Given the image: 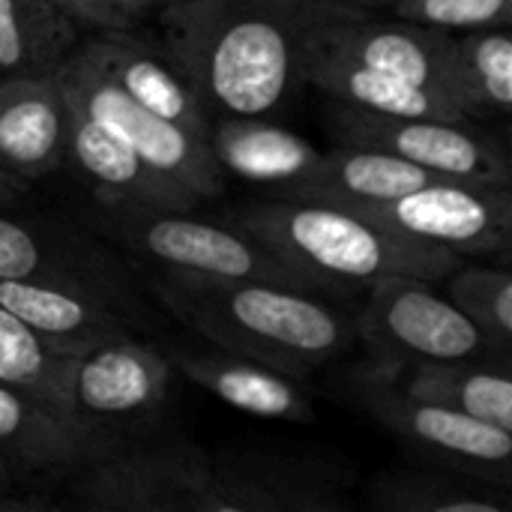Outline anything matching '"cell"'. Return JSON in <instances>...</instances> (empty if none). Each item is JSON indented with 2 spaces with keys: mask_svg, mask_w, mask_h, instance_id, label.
Returning <instances> with one entry per match:
<instances>
[{
  "mask_svg": "<svg viewBox=\"0 0 512 512\" xmlns=\"http://www.w3.org/2000/svg\"><path fill=\"white\" fill-rule=\"evenodd\" d=\"M312 0H180L159 6L168 60L207 111L267 117L303 87Z\"/></svg>",
  "mask_w": 512,
  "mask_h": 512,
  "instance_id": "obj_1",
  "label": "cell"
},
{
  "mask_svg": "<svg viewBox=\"0 0 512 512\" xmlns=\"http://www.w3.org/2000/svg\"><path fill=\"white\" fill-rule=\"evenodd\" d=\"M354 324L375 354V369L384 372L423 360H507L492 351L447 294L435 291V282L414 276L372 282Z\"/></svg>",
  "mask_w": 512,
  "mask_h": 512,
  "instance_id": "obj_6",
  "label": "cell"
},
{
  "mask_svg": "<svg viewBox=\"0 0 512 512\" xmlns=\"http://www.w3.org/2000/svg\"><path fill=\"white\" fill-rule=\"evenodd\" d=\"M456 60L462 96L471 117L510 114L512 39L510 27H483L456 33Z\"/></svg>",
  "mask_w": 512,
  "mask_h": 512,
  "instance_id": "obj_27",
  "label": "cell"
},
{
  "mask_svg": "<svg viewBox=\"0 0 512 512\" xmlns=\"http://www.w3.org/2000/svg\"><path fill=\"white\" fill-rule=\"evenodd\" d=\"M237 225L324 291L369 288L387 276L441 282L462 264L447 249L405 237L366 213L321 201L273 198L240 210Z\"/></svg>",
  "mask_w": 512,
  "mask_h": 512,
  "instance_id": "obj_3",
  "label": "cell"
},
{
  "mask_svg": "<svg viewBox=\"0 0 512 512\" xmlns=\"http://www.w3.org/2000/svg\"><path fill=\"white\" fill-rule=\"evenodd\" d=\"M6 474H9V471H6V465H3V459H0V489H3V480H6Z\"/></svg>",
  "mask_w": 512,
  "mask_h": 512,
  "instance_id": "obj_35",
  "label": "cell"
},
{
  "mask_svg": "<svg viewBox=\"0 0 512 512\" xmlns=\"http://www.w3.org/2000/svg\"><path fill=\"white\" fill-rule=\"evenodd\" d=\"M159 297L207 342L294 378L348 354L357 342L354 318L342 315L318 291L165 276Z\"/></svg>",
  "mask_w": 512,
  "mask_h": 512,
  "instance_id": "obj_2",
  "label": "cell"
},
{
  "mask_svg": "<svg viewBox=\"0 0 512 512\" xmlns=\"http://www.w3.org/2000/svg\"><path fill=\"white\" fill-rule=\"evenodd\" d=\"M507 489L480 477L441 471H387L372 486L375 507L387 512H507Z\"/></svg>",
  "mask_w": 512,
  "mask_h": 512,
  "instance_id": "obj_24",
  "label": "cell"
},
{
  "mask_svg": "<svg viewBox=\"0 0 512 512\" xmlns=\"http://www.w3.org/2000/svg\"><path fill=\"white\" fill-rule=\"evenodd\" d=\"M0 306L69 354L132 333L126 318L87 282L0 279Z\"/></svg>",
  "mask_w": 512,
  "mask_h": 512,
  "instance_id": "obj_16",
  "label": "cell"
},
{
  "mask_svg": "<svg viewBox=\"0 0 512 512\" xmlns=\"http://www.w3.org/2000/svg\"><path fill=\"white\" fill-rule=\"evenodd\" d=\"M54 75L75 108H81L111 135H117L147 165L183 183L198 198H213L222 192L225 174L219 171L204 138L153 114L78 54L63 57L54 66Z\"/></svg>",
  "mask_w": 512,
  "mask_h": 512,
  "instance_id": "obj_7",
  "label": "cell"
},
{
  "mask_svg": "<svg viewBox=\"0 0 512 512\" xmlns=\"http://www.w3.org/2000/svg\"><path fill=\"white\" fill-rule=\"evenodd\" d=\"M429 180H438V177L384 150L339 144L321 153L318 165L303 183L273 198L321 201V204H336L354 213H366Z\"/></svg>",
  "mask_w": 512,
  "mask_h": 512,
  "instance_id": "obj_19",
  "label": "cell"
},
{
  "mask_svg": "<svg viewBox=\"0 0 512 512\" xmlns=\"http://www.w3.org/2000/svg\"><path fill=\"white\" fill-rule=\"evenodd\" d=\"M0 279H66L87 282L75 273L69 252L54 243L30 222L12 219L0 210Z\"/></svg>",
  "mask_w": 512,
  "mask_h": 512,
  "instance_id": "obj_29",
  "label": "cell"
},
{
  "mask_svg": "<svg viewBox=\"0 0 512 512\" xmlns=\"http://www.w3.org/2000/svg\"><path fill=\"white\" fill-rule=\"evenodd\" d=\"M75 54L87 60L90 66H96L126 96H132L135 102H141L162 120L207 141L210 117H207V108L192 93V87L183 81V75L174 69L171 60H162L147 45L129 39L126 30L99 33L87 39Z\"/></svg>",
  "mask_w": 512,
  "mask_h": 512,
  "instance_id": "obj_18",
  "label": "cell"
},
{
  "mask_svg": "<svg viewBox=\"0 0 512 512\" xmlns=\"http://www.w3.org/2000/svg\"><path fill=\"white\" fill-rule=\"evenodd\" d=\"M66 96V93H63ZM69 102V99H66ZM66 165L90 186V192L114 210H138V213H171L192 210L201 198L183 183L147 165L132 147H126L117 135L87 117L81 108L69 102V132H66Z\"/></svg>",
  "mask_w": 512,
  "mask_h": 512,
  "instance_id": "obj_13",
  "label": "cell"
},
{
  "mask_svg": "<svg viewBox=\"0 0 512 512\" xmlns=\"http://www.w3.org/2000/svg\"><path fill=\"white\" fill-rule=\"evenodd\" d=\"M366 216L459 258H501L512 240V189L438 177Z\"/></svg>",
  "mask_w": 512,
  "mask_h": 512,
  "instance_id": "obj_10",
  "label": "cell"
},
{
  "mask_svg": "<svg viewBox=\"0 0 512 512\" xmlns=\"http://www.w3.org/2000/svg\"><path fill=\"white\" fill-rule=\"evenodd\" d=\"M171 369L189 378L195 387L207 390L219 402L258 417V420H279V423H312L315 411L306 390L297 384L294 375H285L267 363L243 357L237 351L219 348H171L165 351Z\"/></svg>",
  "mask_w": 512,
  "mask_h": 512,
  "instance_id": "obj_15",
  "label": "cell"
},
{
  "mask_svg": "<svg viewBox=\"0 0 512 512\" xmlns=\"http://www.w3.org/2000/svg\"><path fill=\"white\" fill-rule=\"evenodd\" d=\"M351 393L372 420L405 438L411 447L429 453L441 468H453L510 489L512 432L417 399L381 369L363 372Z\"/></svg>",
  "mask_w": 512,
  "mask_h": 512,
  "instance_id": "obj_8",
  "label": "cell"
},
{
  "mask_svg": "<svg viewBox=\"0 0 512 512\" xmlns=\"http://www.w3.org/2000/svg\"><path fill=\"white\" fill-rule=\"evenodd\" d=\"M165 351L138 342L132 333L111 336L75 354L69 381V420L90 438L105 426H126L153 414L171 381Z\"/></svg>",
  "mask_w": 512,
  "mask_h": 512,
  "instance_id": "obj_11",
  "label": "cell"
},
{
  "mask_svg": "<svg viewBox=\"0 0 512 512\" xmlns=\"http://www.w3.org/2000/svg\"><path fill=\"white\" fill-rule=\"evenodd\" d=\"M114 228L135 255L159 264L165 276L201 282H273L327 294L312 279L279 261L240 225L231 228L192 219L189 210H114Z\"/></svg>",
  "mask_w": 512,
  "mask_h": 512,
  "instance_id": "obj_4",
  "label": "cell"
},
{
  "mask_svg": "<svg viewBox=\"0 0 512 512\" xmlns=\"http://www.w3.org/2000/svg\"><path fill=\"white\" fill-rule=\"evenodd\" d=\"M87 438L45 402L0 384V459L6 471H51L84 456Z\"/></svg>",
  "mask_w": 512,
  "mask_h": 512,
  "instance_id": "obj_23",
  "label": "cell"
},
{
  "mask_svg": "<svg viewBox=\"0 0 512 512\" xmlns=\"http://www.w3.org/2000/svg\"><path fill=\"white\" fill-rule=\"evenodd\" d=\"M69 102L48 72H15L0 78V168L30 180L63 165Z\"/></svg>",
  "mask_w": 512,
  "mask_h": 512,
  "instance_id": "obj_14",
  "label": "cell"
},
{
  "mask_svg": "<svg viewBox=\"0 0 512 512\" xmlns=\"http://www.w3.org/2000/svg\"><path fill=\"white\" fill-rule=\"evenodd\" d=\"M75 27H90L96 33H120L135 27L150 9L144 0H48Z\"/></svg>",
  "mask_w": 512,
  "mask_h": 512,
  "instance_id": "obj_31",
  "label": "cell"
},
{
  "mask_svg": "<svg viewBox=\"0 0 512 512\" xmlns=\"http://www.w3.org/2000/svg\"><path fill=\"white\" fill-rule=\"evenodd\" d=\"M168 3H180V0H144L147 9H159V6H168Z\"/></svg>",
  "mask_w": 512,
  "mask_h": 512,
  "instance_id": "obj_34",
  "label": "cell"
},
{
  "mask_svg": "<svg viewBox=\"0 0 512 512\" xmlns=\"http://www.w3.org/2000/svg\"><path fill=\"white\" fill-rule=\"evenodd\" d=\"M303 84L327 93L339 105L396 114V117H444V120H471L456 99L426 84L369 69L357 60L324 54V51H303Z\"/></svg>",
  "mask_w": 512,
  "mask_h": 512,
  "instance_id": "obj_20",
  "label": "cell"
},
{
  "mask_svg": "<svg viewBox=\"0 0 512 512\" xmlns=\"http://www.w3.org/2000/svg\"><path fill=\"white\" fill-rule=\"evenodd\" d=\"M210 153L222 174L282 195L303 183L321 159V150L288 126L267 117L222 114L207 132Z\"/></svg>",
  "mask_w": 512,
  "mask_h": 512,
  "instance_id": "obj_17",
  "label": "cell"
},
{
  "mask_svg": "<svg viewBox=\"0 0 512 512\" xmlns=\"http://www.w3.org/2000/svg\"><path fill=\"white\" fill-rule=\"evenodd\" d=\"M333 132L342 144L384 150L441 180H468L489 186L512 183L507 150L495 138L480 132L471 120L396 117L336 102Z\"/></svg>",
  "mask_w": 512,
  "mask_h": 512,
  "instance_id": "obj_9",
  "label": "cell"
},
{
  "mask_svg": "<svg viewBox=\"0 0 512 512\" xmlns=\"http://www.w3.org/2000/svg\"><path fill=\"white\" fill-rule=\"evenodd\" d=\"M339 3H351V6H363V9H390L402 0H339Z\"/></svg>",
  "mask_w": 512,
  "mask_h": 512,
  "instance_id": "obj_33",
  "label": "cell"
},
{
  "mask_svg": "<svg viewBox=\"0 0 512 512\" xmlns=\"http://www.w3.org/2000/svg\"><path fill=\"white\" fill-rule=\"evenodd\" d=\"M507 366L510 360H423L381 372L417 399L512 432V381Z\"/></svg>",
  "mask_w": 512,
  "mask_h": 512,
  "instance_id": "obj_21",
  "label": "cell"
},
{
  "mask_svg": "<svg viewBox=\"0 0 512 512\" xmlns=\"http://www.w3.org/2000/svg\"><path fill=\"white\" fill-rule=\"evenodd\" d=\"M24 192H27V180H21V177H15V174H9V171L0 168V210L18 204V198Z\"/></svg>",
  "mask_w": 512,
  "mask_h": 512,
  "instance_id": "obj_32",
  "label": "cell"
},
{
  "mask_svg": "<svg viewBox=\"0 0 512 512\" xmlns=\"http://www.w3.org/2000/svg\"><path fill=\"white\" fill-rule=\"evenodd\" d=\"M75 354L51 345L0 306V384H9L69 420V381ZM72 423V420H69Z\"/></svg>",
  "mask_w": 512,
  "mask_h": 512,
  "instance_id": "obj_25",
  "label": "cell"
},
{
  "mask_svg": "<svg viewBox=\"0 0 512 512\" xmlns=\"http://www.w3.org/2000/svg\"><path fill=\"white\" fill-rule=\"evenodd\" d=\"M75 42V24L48 0H0V72H48Z\"/></svg>",
  "mask_w": 512,
  "mask_h": 512,
  "instance_id": "obj_26",
  "label": "cell"
},
{
  "mask_svg": "<svg viewBox=\"0 0 512 512\" xmlns=\"http://www.w3.org/2000/svg\"><path fill=\"white\" fill-rule=\"evenodd\" d=\"M447 300L480 330L495 354L510 360L512 276L504 267L459 264L447 276Z\"/></svg>",
  "mask_w": 512,
  "mask_h": 512,
  "instance_id": "obj_28",
  "label": "cell"
},
{
  "mask_svg": "<svg viewBox=\"0 0 512 512\" xmlns=\"http://www.w3.org/2000/svg\"><path fill=\"white\" fill-rule=\"evenodd\" d=\"M387 12L447 33H468L483 27H510L512 3L510 0H402Z\"/></svg>",
  "mask_w": 512,
  "mask_h": 512,
  "instance_id": "obj_30",
  "label": "cell"
},
{
  "mask_svg": "<svg viewBox=\"0 0 512 512\" xmlns=\"http://www.w3.org/2000/svg\"><path fill=\"white\" fill-rule=\"evenodd\" d=\"M210 465L195 447L132 453L90 468L72 501L96 512H204Z\"/></svg>",
  "mask_w": 512,
  "mask_h": 512,
  "instance_id": "obj_12",
  "label": "cell"
},
{
  "mask_svg": "<svg viewBox=\"0 0 512 512\" xmlns=\"http://www.w3.org/2000/svg\"><path fill=\"white\" fill-rule=\"evenodd\" d=\"M348 501L324 480L249 465H210L204 512H342Z\"/></svg>",
  "mask_w": 512,
  "mask_h": 512,
  "instance_id": "obj_22",
  "label": "cell"
},
{
  "mask_svg": "<svg viewBox=\"0 0 512 512\" xmlns=\"http://www.w3.org/2000/svg\"><path fill=\"white\" fill-rule=\"evenodd\" d=\"M324 51L357 60L369 69L390 72L432 90L447 93L471 117L456 60V33L405 21L381 18L363 6L339 0H312L303 51Z\"/></svg>",
  "mask_w": 512,
  "mask_h": 512,
  "instance_id": "obj_5",
  "label": "cell"
}]
</instances>
